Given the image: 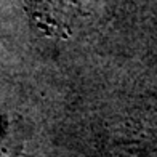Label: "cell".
<instances>
[{
    "label": "cell",
    "mask_w": 157,
    "mask_h": 157,
    "mask_svg": "<svg viewBox=\"0 0 157 157\" xmlns=\"http://www.w3.org/2000/svg\"><path fill=\"white\" fill-rule=\"evenodd\" d=\"M34 24L50 37L67 39L75 31L78 8L74 0H31Z\"/></svg>",
    "instance_id": "obj_1"
}]
</instances>
